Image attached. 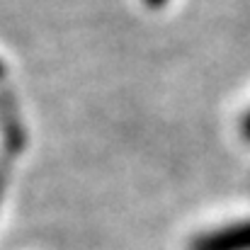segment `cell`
<instances>
[{
    "label": "cell",
    "mask_w": 250,
    "mask_h": 250,
    "mask_svg": "<svg viewBox=\"0 0 250 250\" xmlns=\"http://www.w3.org/2000/svg\"><path fill=\"white\" fill-rule=\"evenodd\" d=\"M2 192H5V172L0 170V199H2Z\"/></svg>",
    "instance_id": "obj_4"
},
{
    "label": "cell",
    "mask_w": 250,
    "mask_h": 250,
    "mask_svg": "<svg viewBox=\"0 0 250 250\" xmlns=\"http://www.w3.org/2000/svg\"><path fill=\"white\" fill-rule=\"evenodd\" d=\"M144 2H146L148 7H163V5H166L167 0H144Z\"/></svg>",
    "instance_id": "obj_3"
},
{
    "label": "cell",
    "mask_w": 250,
    "mask_h": 250,
    "mask_svg": "<svg viewBox=\"0 0 250 250\" xmlns=\"http://www.w3.org/2000/svg\"><path fill=\"white\" fill-rule=\"evenodd\" d=\"M2 76H5V66H2V61H0V81H2Z\"/></svg>",
    "instance_id": "obj_5"
},
{
    "label": "cell",
    "mask_w": 250,
    "mask_h": 250,
    "mask_svg": "<svg viewBox=\"0 0 250 250\" xmlns=\"http://www.w3.org/2000/svg\"><path fill=\"white\" fill-rule=\"evenodd\" d=\"M241 129H243V136H246V139L250 141V114H246V119H243Z\"/></svg>",
    "instance_id": "obj_2"
},
{
    "label": "cell",
    "mask_w": 250,
    "mask_h": 250,
    "mask_svg": "<svg viewBox=\"0 0 250 250\" xmlns=\"http://www.w3.org/2000/svg\"><path fill=\"white\" fill-rule=\"evenodd\" d=\"M189 250H250V221L207 231L189 243Z\"/></svg>",
    "instance_id": "obj_1"
}]
</instances>
